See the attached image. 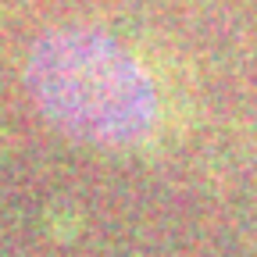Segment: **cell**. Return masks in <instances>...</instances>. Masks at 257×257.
I'll use <instances>...</instances> for the list:
<instances>
[{"label": "cell", "instance_id": "6da1fadb", "mask_svg": "<svg viewBox=\"0 0 257 257\" xmlns=\"http://www.w3.org/2000/svg\"><path fill=\"white\" fill-rule=\"evenodd\" d=\"M25 89L57 133L89 147H136L161 114L150 72L93 25L43 32L25 61Z\"/></svg>", "mask_w": 257, "mask_h": 257}]
</instances>
